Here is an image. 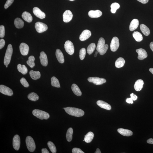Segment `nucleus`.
I'll return each instance as SVG.
<instances>
[{
  "instance_id": "f8f14e48",
  "label": "nucleus",
  "mask_w": 153,
  "mask_h": 153,
  "mask_svg": "<svg viewBox=\"0 0 153 153\" xmlns=\"http://www.w3.org/2000/svg\"><path fill=\"white\" fill-rule=\"evenodd\" d=\"M73 17V14L71 11L69 10L65 11L63 15V21L65 23L69 22L71 21Z\"/></svg>"
},
{
  "instance_id": "c85d7f7f",
  "label": "nucleus",
  "mask_w": 153,
  "mask_h": 153,
  "mask_svg": "<svg viewBox=\"0 0 153 153\" xmlns=\"http://www.w3.org/2000/svg\"><path fill=\"white\" fill-rule=\"evenodd\" d=\"M125 63L124 59L123 58L120 57L116 60L115 62V66L116 68H121L124 66Z\"/></svg>"
},
{
  "instance_id": "393cba45",
  "label": "nucleus",
  "mask_w": 153,
  "mask_h": 153,
  "mask_svg": "<svg viewBox=\"0 0 153 153\" xmlns=\"http://www.w3.org/2000/svg\"><path fill=\"white\" fill-rule=\"evenodd\" d=\"M71 88L73 92L76 95L78 96H80L82 95L81 92L77 85L73 84Z\"/></svg>"
},
{
  "instance_id": "bb28decb",
  "label": "nucleus",
  "mask_w": 153,
  "mask_h": 153,
  "mask_svg": "<svg viewBox=\"0 0 153 153\" xmlns=\"http://www.w3.org/2000/svg\"><path fill=\"white\" fill-rule=\"evenodd\" d=\"M140 29L141 31L144 35L148 36L150 34V30L149 28L145 25L142 24L140 25Z\"/></svg>"
},
{
  "instance_id": "e433bc0d",
  "label": "nucleus",
  "mask_w": 153,
  "mask_h": 153,
  "mask_svg": "<svg viewBox=\"0 0 153 153\" xmlns=\"http://www.w3.org/2000/svg\"><path fill=\"white\" fill-rule=\"evenodd\" d=\"M96 45L94 43H91L87 48V52L89 55L91 54L94 51L96 48Z\"/></svg>"
},
{
  "instance_id": "5701e85b",
  "label": "nucleus",
  "mask_w": 153,
  "mask_h": 153,
  "mask_svg": "<svg viewBox=\"0 0 153 153\" xmlns=\"http://www.w3.org/2000/svg\"><path fill=\"white\" fill-rule=\"evenodd\" d=\"M139 21L137 19H133L131 22L129 27V29L131 31H132L137 28L139 25Z\"/></svg>"
},
{
  "instance_id": "f3484780",
  "label": "nucleus",
  "mask_w": 153,
  "mask_h": 153,
  "mask_svg": "<svg viewBox=\"0 0 153 153\" xmlns=\"http://www.w3.org/2000/svg\"><path fill=\"white\" fill-rule=\"evenodd\" d=\"M40 54L39 58L41 65L43 66H47L48 65V61L46 54L43 51L41 52Z\"/></svg>"
},
{
  "instance_id": "49530a36",
  "label": "nucleus",
  "mask_w": 153,
  "mask_h": 153,
  "mask_svg": "<svg viewBox=\"0 0 153 153\" xmlns=\"http://www.w3.org/2000/svg\"><path fill=\"white\" fill-rule=\"evenodd\" d=\"M130 96L133 101H135L137 99V96H136V95L134 94L133 93L130 94Z\"/></svg>"
},
{
  "instance_id": "39448f33",
  "label": "nucleus",
  "mask_w": 153,
  "mask_h": 153,
  "mask_svg": "<svg viewBox=\"0 0 153 153\" xmlns=\"http://www.w3.org/2000/svg\"><path fill=\"white\" fill-rule=\"evenodd\" d=\"M26 142L27 148L29 151L31 152H34L35 150L36 146L33 138L29 136H27L26 140Z\"/></svg>"
},
{
  "instance_id": "dca6fc26",
  "label": "nucleus",
  "mask_w": 153,
  "mask_h": 153,
  "mask_svg": "<svg viewBox=\"0 0 153 153\" xmlns=\"http://www.w3.org/2000/svg\"><path fill=\"white\" fill-rule=\"evenodd\" d=\"M91 35V33L90 30H86L82 32L79 37V39L81 41H84L88 39Z\"/></svg>"
},
{
  "instance_id": "3c124183",
  "label": "nucleus",
  "mask_w": 153,
  "mask_h": 153,
  "mask_svg": "<svg viewBox=\"0 0 153 153\" xmlns=\"http://www.w3.org/2000/svg\"><path fill=\"white\" fill-rule=\"evenodd\" d=\"M42 153H49L48 151L46 148H43L42 149Z\"/></svg>"
},
{
  "instance_id": "09e8293b",
  "label": "nucleus",
  "mask_w": 153,
  "mask_h": 153,
  "mask_svg": "<svg viewBox=\"0 0 153 153\" xmlns=\"http://www.w3.org/2000/svg\"><path fill=\"white\" fill-rule=\"evenodd\" d=\"M137 0L143 4H146L148 2L149 0Z\"/></svg>"
},
{
  "instance_id": "864d4df0",
  "label": "nucleus",
  "mask_w": 153,
  "mask_h": 153,
  "mask_svg": "<svg viewBox=\"0 0 153 153\" xmlns=\"http://www.w3.org/2000/svg\"><path fill=\"white\" fill-rule=\"evenodd\" d=\"M95 153H101V152L100 151V149L99 148H97L96 149V151L95 152Z\"/></svg>"
},
{
  "instance_id": "6e6552de",
  "label": "nucleus",
  "mask_w": 153,
  "mask_h": 153,
  "mask_svg": "<svg viewBox=\"0 0 153 153\" xmlns=\"http://www.w3.org/2000/svg\"><path fill=\"white\" fill-rule=\"evenodd\" d=\"M89 82L93 83L96 85H100L103 84L106 82V81L103 78H100L97 77H90L88 79Z\"/></svg>"
},
{
  "instance_id": "9b49d317",
  "label": "nucleus",
  "mask_w": 153,
  "mask_h": 153,
  "mask_svg": "<svg viewBox=\"0 0 153 153\" xmlns=\"http://www.w3.org/2000/svg\"><path fill=\"white\" fill-rule=\"evenodd\" d=\"M20 143V136L18 135H16L14 136L13 139V145L14 149L16 150H19Z\"/></svg>"
},
{
  "instance_id": "a19ab883",
  "label": "nucleus",
  "mask_w": 153,
  "mask_h": 153,
  "mask_svg": "<svg viewBox=\"0 0 153 153\" xmlns=\"http://www.w3.org/2000/svg\"><path fill=\"white\" fill-rule=\"evenodd\" d=\"M20 82L23 86L25 87H28L29 86L28 82L24 78H22L20 80Z\"/></svg>"
},
{
  "instance_id": "5fc2aeb1",
  "label": "nucleus",
  "mask_w": 153,
  "mask_h": 153,
  "mask_svg": "<svg viewBox=\"0 0 153 153\" xmlns=\"http://www.w3.org/2000/svg\"><path fill=\"white\" fill-rule=\"evenodd\" d=\"M149 71L153 75V68H151L149 69Z\"/></svg>"
},
{
  "instance_id": "ddd939ff",
  "label": "nucleus",
  "mask_w": 153,
  "mask_h": 153,
  "mask_svg": "<svg viewBox=\"0 0 153 153\" xmlns=\"http://www.w3.org/2000/svg\"><path fill=\"white\" fill-rule=\"evenodd\" d=\"M33 12L35 15L40 19H44L46 16L45 13L42 11L39 8L37 7H34L33 10Z\"/></svg>"
},
{
  "instance_id": "6ab92c4d",
  "label": "nucleus",
  "mask_w": 153,
  "mask_h": 153,
  "mask_svg": "<svg viewBox=\"0 0 153 153\" xmlns=\"http://www.w3.org/2000/svg\"><path fill=\"white\" fill-rule=\"evenodd\" d=\"M102 13L101 11L97 10H91L88 13L89 17L92 18H97L99 17L102 15Z\"/></svg>"
},
{
  "instance_id": "a878e982",
  "label": "nucleus",
  "mask_w": 153,
  "mask_h": 153,
  "mask_svg": "<svg viewBox=\"0 0 153 153\" xmlns=\"http://www.w3.org/2000/svg\"><path fill=\"white\" fill-rule=\"evenodd\" d=\"M14 25L17 28H23L24 26V22L20 18H16L14 20Z\"/></svg>"
},
{
  "instance_id": "8fccbe9b",
  "label": "nucleus",
  "mask_w": 153,
  "mask_h": 153,
  "mask_svg": "<svg viewBox=\"0 0 153 153\" xmlns=\"http://www.w3.org/2000/svg\"><path fill=\"white\" fill-rule=\"evenodd\" d=\"M147 142L149 144H153V139L150 138L147 140Z\"/></svg>"
},
{
  "instance_id": "603ef678",
  "label": "nucleus",
  "mask_w": 153,
  "mask_h": 153,
  "mask_svg": "<svg viewBox=\"0 0 153 153\" xmlns=\"http://www.w3.org/2000/svg\"><path fill=\"white\" fill-rule=\"evenodd\" d=\"M150 47L151 50H152L153 52V42H151L150 43Z\"/></svg>"
},
{
  "instance_id": "58836bf2",
  "label": "nucleus",
  "mask_w": 153,
  "mask_h": 153,
  "mask_svg": "<svg viewBox=\"0 0 153 153\" xmlns=\"http://www.w3.org/2000/svg\"><path fill=\"white\" fill-rule=\"evenodd\" d=\"M47 145L51 152L52 153H55L56 152V149L55 146L52 142L49 141L47 143Z\"/></svg>"
},
{
  "instance_id": "ea45409f",
  "label": "nucleus",
  "mask_w": 153,
  "mask_h": 153,
  "mask_svg": "<svg viewBox=\"0 0 153 153\" xmlns=\"http://www.w3.org/2000/svg\"><path fill=\"white\" fill-rule=\"evenodd\" d=\"M86 54V50L85 48H82L80 50L79 58L80 59L83 60L84 59Z\"/></svg>"
},
{
  "instance_id": "79ce46f5",
  "label": "nucleus",
  "mask_w": 153,
  "mask_h": 153,
  "mask_svg": "<svg viewBox=\"0 0 153 153\" xmlns=\"http://www.w3.org/2000/svg\"><path fill=\"white\" fill-rule=\"evenodd\" d=\"M5 34V27L3 25L0 26V37L3 38L4 37Z\"/></svg>"
},
{
  "instance_id": "2eb2a0df",
  "label": "nucleus",
  "mask_w": 153,
  "mask_h": 153,
  "mask_svg": "<svg viewBox=\"0 0 153 153\" xmlns=\"http://www.w3.org/2000/svg\"><path fill=\"white\" fill-rule=\"evenodd\" d=\"M21 54L24 56L27 55L28 53L29 47L26 44L22 43L19 46Z\"/></svg>"
},
{
  "instance_id": "4c0bfd02",
  "label": "nucleus",
  "mask_w": 153,
  "mask_h": 153,
  "mask_svg": "<svg viewBox=\"0 0 153 153\" xmlns=\"http://www.w3.org/2000/svg\"><path fill=\"white\" fill-rule=\"evenodd\" d=\"M120 7V5L117 3H112L111 5V12L113 13H115L116 12V10L119 9Z\"/></svg>"
},
{
  "instance_id": "1a4fd4ad",
  "label": "nucleus",
  "mask_w": 153,
  "mask_h": 153,
  "mask_svg": "<svg viewBox=\"0 0 153 153\" xmlns=\"http://www.w3.org/2000/svg\"><path fill=\"white\" fill-rule=\"evenodd\" d=\"M119 46V39L116 37L113 38L110 44V49L113 52H115L117 50Z\"/></svg>"
},
{
  "instance_id": "bf43d9fd",
  "label": "nucleus",
  "mask_w": 153,
  "mask_h": 153,
  "mask_svg": "<svg viewBox=\"0 0 153 153\" xmlns=\"http://www.w3.org/2000/svg\"><path fill=\"white\" fill-rule=\"evenodd\" d=\"M8 67V65H6V68H7V67Z\"/></svg>"
},
{
  "instance_id": "423d86ee",
  "label": "nucleus",
  "mask_w": 153,
  "mask_h": 153,
  "mask_svg": "<svg viewBox=\"0 0 153 153\" xmlns=\"http://www.w3.org/2000/svg\"><path fill=\"white\" fill-rule=\"evenodd\" d=\"M64 48L66 52L70 55L73 54L74 52V48L73 44L71 41L68 40L65 42Z\"/></svg>"
},
{
  "instance_id": "2f4dec72",
  "label": "nucleus",
  "mask_w": 153,
  "mask_h": 153,
  "mask_svg": "<svg viewBox=\"0 0 153 153\" xmlns=\"http://www.w3.org/2000/svg\"><path fill=\"white\" fill-rule=\"evenodd\" d=\"M133 36L136 41L138 42L141 41L143 39L142 34L138 32H134L133 34Z\"/></svg>"
},
{
  "instance_id": "0eeeda50",
  "label": "nucleus",
  "mask_w": 153,
  "mask_h": 153,
  "mask_svg": "<svg viewBox=\"0 0 153 153\" xmlns=\"http://www.w3.org/2000/svg\"><path fill=\"white\" fill-rule=\"evenodd\" d=\"M35 28L37 32L39 33L45 31L48 29L47 26L43 23L41 22H37L35 24Z\"/></svg>"
},
{
  "instance_id": "aec40b11",
  "label": "nucleus",
  "mask_w": 153,
  "mask_h": 153,
  "mask_svg": "<svg viewBox=\"0 0 153 153\" xmlns=\"http://www.w3.org/2000/svg\"><path fill=\"white\" fill-rule=\"evenodd\" d=\"M117 131L120 134L124 136H132L133 134L131 131L123 128L118 129Z\"/></svg>"
},
{
  "instance_id": "20e7f679",
  "label": "nucleus",
  "mask_w": 153,
  "mask_h": 153,
  "mask_svg": "<svg viewBox=\"0 0 153 153\" xmlns=\"http://www.w3.org/2000/svg\"><path fill=\"white\" fill-rule=\"evenodd\" d=\"M13 52V49L11 44H9L5 52L4 58V64L5 65H8L10 64Z\"/></svg>"
},
{
  "instance_id": "c756f323",
  "label": "nucleus",
  "mask_w": 153,
  "mask_h": 153,
  "mask_svg": "<svg viewBox=\"0 0 153 153\" xmlns=\"http://www.w3.org/2000/svg\"><path fill=\"white\" fill-rule=\"evenodd\" d=\"M94 134L91 132H89L85 136L84 141L87 143L91 142L93 139Z\"/></svg>"
},
{
  "instance_id": "473e14b6",
  "label": "nucleus",
  "mask_w": 153,
  "mask_h": 153,
  "mask_svg": "<svg viewBox=\"0 0 153 153\" xmlns=\"http://www.w3.org/2000/svg\"><path fill=\"white\" fill-rule=\"evenodd\" d=\"M51 85L53 87L60 88V85L59 80L57 78L53 76L51 78Z\"/></svg>"
},
{
  "instance_id": "6e6d98bb",
  "label": "nucleus",
  "mask_w": 153,
  "mask_h": 153,
  "mask_svg": "<svg viewBox=\"0 0 153 153\" xmlns=\"http://www.w3.org/2000/svg\"><path fill=\"white\" fill-rule=\"evenodd\" d=\"M97 54H94V57H96V56H97Z\"/></svg>"
},
{
  "instance_id": "a211bd4d",
  "label": "nucleus",
  "mask_w": 153,
  "mask_h": 153,
  "mask_svg": "<svg viewBox=\"0 0 153 153\" xmlns=\"http://www.w3.org/2000/svg\"><path fill=\"white\" fill-rule=\"evenodd\" d=\"M97 104L102 108L106 109L108 110H110L112 107L110 104L104 101L99 100L97 101Z\"/></svg>"
},
{
  "instance_id": "cd10ccee",
  "label": "nucleus",
  "mask_w": 153,
  "mask_h": 153,
  "mask_svg": "<svg viewBox=\"0 0 153 153\" xmlns=\"http://www.w3.org/2000/svg\"><path fill=\"white\" fill-rule=\"evenodd\" d=\"M30 75L31 78L34 80L39 79L41 76L40 73L38 71H35L33 70H31L30 72Z\"/></svg>"
},
{
  "instance_id": "c9c22d12",
  "label": "nucleus",
  "mask_w": 153,
  "mask_h": 153,
  "mask_svg": "<svg viewBox=\"0 0 153 153\" xmlns=\"http://www.w3.org/2000/svg\"><path fill=\"white\" fill-rule=\"evenodd\" d=\"M28 60L26 62L27 64L31 68H33L35 65V64L34 62L35 58L33 56H31L28 58Z\"/></svg>"
},
{
  "instance_id": "4d7b16f0",
  "label": "nucleus",
  "mask_w": 153,
  "mask_h": 153,
  "mask_svg": "<svg viewBox=\"0 0 153 153\" xmlns=\"http://www.w3.org/2000/svg\"><path fill=\"white\" fill-rule=\"evenodd\" d=\"M98 51H96L95 52V54H98Z\"/></svg>"
},
{
  "instance_id": "4be33fe9",
  "label": "nucleus",
  "mask_w": 153,
  "mask_h": 153,
  "mask_svg": "<svg viewBox=\"0 0 153 153\" xmlns=\"http://www.w3.org/2000/svg\"><path fill=\"white\" fill-rule=\"evenodd\" d=\"M144 82L143 80L141 79H138L137 81L134 85V88L135 90L139 91L141 90L143 87Z\"/></svg>"
},
{
  "instance_id": "c03bdc74",
  "label": "nucleus",
  "mask_w": 153,
  "mask_h": 153,
  "mask_svg": "<svg viewBox=\"0 0 153 153\" xmlns=\"http://www.w3.org/2000/svg\"><path fill=\"white\" fill-rule=\"evenodd\" d=\"M72 152L73 153H84L81 149L77 148H74L72 149Z\"/></svg>"
},
{
  "instance_id": "37998d69",
  "label": "nucleus",
  "mask_w": 153,
  "mask_h": 153,
  "mask_svg": "<svg viewBox=\"0 0 153 153\" xmlns=\"http://www.w3.org/2000/svg\"><path fill=\"white\" fill-rule=\"evenodd\" d=\"M14 1V0H7L4 5V8L5 9L8 8L12 4Z\"/></svg>"
},
{
  "instance_id": "7ed1b4c3",
  "label": "nucleus",
  "mask_w": 153,
  "mask_h": 153,
  "mask_svg": "<svg viewBox=\"0 0 153 153\" xmlns=\"http://www.w3.org/2000/svg\"><path fill=\"white\" fill-rule=\"evenodd\" d=\"M32 114L34 116L41 120H47L50 117V115L48 113L38 109H35L33 111Z\"/></svg>"
},
{
  "instance_id": "f257e3e1",
  "label": "nucleus",
  "mask_w": 153,
  "mask_h": 153,
  "mask_svg": "<svg viewBox=\"0 0 153 153\" xmlns=\"http://www.w3.org/2000/svg\"><path fill=\"white\" fill-rule=\"evenodd\" d=\"M65 112L70 115L80 117L84 115V111L81 109L68 107L64 108Z\"/></svg>"
},
{
  "instance_id": "de8ad7c7",
  "label": "nucleus",
  "mask_w": 153,
  "mask_h": 153,
  "mask_svg": "<svg viewBox=\"0 0 153 153\" xmlns=\"http://www.w3.org/2000/svg\"><path fill=\"white\" fill-rule=\"evenodd\" d=\"M126 101L128 103L132 104L133 103V100L131 98H127Z\"/></svg>"
},
{
  "instance_id": "f03ea898",
  "label": "nucleus",
  "mask_w": 153,
  "mask_h": 153,
  "mask_svg": "<svg viewBox=\"0 0 153 153\" xmlns=\"http://www.w3.org/2000/svg\"><path fill=\"white\" fill-rule=\"evenodd\" d=\"M105 40L103 38H100L98 41L96 50L99 52L100 55H104L107 52L108 48V45L105 44Z\"/></svg>"
},
{
  "instance_id": "a18cd8bd",
  "label": "nucleus",
  "mask_w": 153,
  "mask_h": 153,
  "mask_svg": "<svg viewBox=\"0 0 153 153\" xmlns=\"http://www.w3.org/2000/svg\"><path fill=\"white\" fill-rule=\"evenodd\" d=\"M5 41L4 39H1L0 40V49H2L4 47Z\"/></svg>"
},
{
  "instance_id": "9d476101",
  "label": "nucleus",
  "mask_w": 153,
  "mask_h": 153,
  "mask_svg": "<svg viewBox=\"0 0 153 153\" xmlns=\"http://www.w3.org/2000/svg\"><path fill=\"white\" fill-rule=\"evenodd\" d=\"M0 92L1 93L8 96H12L13 92L11 89L3 85H0Z\"/></svg>"
},
{
  "instance_id": "f704fd0d",
  "label": "nucleus",
  "mask_w": 153,
  "mask_h": 153,
  "mask_svg": "<svg viewBox=\"0 0 153 153\" xmlns=\"http://www.w3.org/2000/svg\"><path fill=\"white\" fill-rule=\"evenodd\" d=\"M73 133V129L72 128H70L67 131L66 134V138L67 141L70 142L72 139V135Z\"/></svg>"
},
{
  "instance_id": "412c9836",
  "label": "nucleus",
  "mask_w": 153,
  "mask_h": 153,
  "mask_svg": "<svg viewBox=\"0 0 153 153\" xmlns=\"http://www.w3.org/2000/svg\"><path fill=\"white\" fill-rule=\"evenodd\" d=\"M56 56L58 61L60 63H63L64 62V57L61 51L59 49H57L56 51Z\"/></svg>"
},
{
  "instance_id": "7c9ffc66",
  "label": "nucleus",
  "mask_w": 153,
  "mask_h": 153,
  "mask_svg": "<svg viewBox=\"0 0 153 153\" xmlns=\"http://www.w3.org/2000/svg\"><path fill=\"white\" fill-rule=\"evenodd\" d=\"M17 68L18 71L23 75L26 74L28 72V69L24 65L19 64L17 65Z\"/></svg>"
},
{
  "instance_id": "4468645a",
  "label": "nucleus",
  "mask_w": 153,
  "mask_h": 153,
  "mask_svg": "<svg viewBox=\"0 0 153 153\" xmlns=\"http://www.w3.org/2000/svg\"><path fill=\"white\" fill-rule=\"evenodd\" d=\"M136 51L138 54V59L139 60H143L148 56L147 52L144 49L140 48L137 49Z\"/></svg>"
},
{
  "instance_id": "72a5a7b5",
  "label": "nucleus",
  "mask_w": 153,
  "mask_h": 153,
  "mask_svg": "<svg viewBox=\"0 0 153 153\" xmlns=\"http://www.w3.org/2000/svg\"><path fill=\"white\" fill-rule=\"evenodd\" d=\"M29 100L33 101H36L39 99V96L37 94L32 92L29 94L28 96Z\"/></svg>"
},
{
  "instance_id": "13d9d810",
  "label": "nucleus",
  "mask_w": 153,
  "mask_h": 153,
  "mask_svg": "<svg viewBox=\"0 0 153 153\" xmlns=\"http://www.w3.org/2000/svg\"><path fill=\"white\" fill-rule=\"evenodd\" d=\"M70 0V1H73L75 0Z\"/></svg>"
},
{
  "instance_id": "b1692460",
  "label": "nucleus",
  "mask_w": 153,
  "mask_h": 153,
  "mask_svg": "<svg viewBox=\"0 0 153 153\" xmlns=\"http://www.w3.org/2000/svg\"><path fill=\"white\" fill-rule=\"evenodd\" d=\"M22 17L25 20L28 22L30 23L32 21L33 18L31 14L28 12H24L22 15Z\"/></svg>"
}]
</instances>
